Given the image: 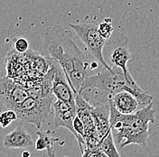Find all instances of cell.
I'll return each instance as SVG.
<instances>
[{
	"label": "cell",
	"mask_w": 159,
	"mask_h": 157,
	"mask_svg": "<svg viewBox=\"0 0 159 157\" xmlns=\"http://www.w3.org/2000/svg\"><path fill=\"white\" fill-rule=\"evenodd\" d=\"M42 40L50 53L64 71L73 92L77 94L86 78L89 63L68 31L61 25L49 26L42 32Z\"/></svg>",
	"instance_id": "1"
},
{
	"label": "cell",
	"mask_w": 159,
	"mask_h": 157,
	"mask_svg": "<svg viewBox=\"0 0 159 157\" xmlns=\"http://www.w3.org/2000/svg\"><path fill=\"white\" fill-rule=\"evenodd\" d=\"M155 122L153 103L129 115H120L109 110V125L114 140L123 148L129 145L148 146L149 124Z\"/></svg>",
	"instance_id": "2"
},
{
	"label": "cell",
	"mask_w": 159,
	"mask_h": 157,
	"mask_svg": "<svg viewBox=\"0 0 159 157\" xmlns=\"http://www.w3.org/2000/svg\"><path fill=\"white\" fill-rule=\"evenodd\" d=\"M153 96L140 87L128 86L110 95L109 110H114L120 115L133 114L153 103Z\"/></svg>",
	"instance_id": "3"
},
{
	"label": "cell",
	"mask_w": 159,
	"mask_h": 157,
	"mask_svg": "<svg viewBox=\"0 0 159 157\" xmlns=\"http://www.w3.org/2000/svg\"><path fill=\"white\" fill-rule=\"evenodd\" d=\"M69 25L84 43L89 54L101 64L104 69H111L112 67L104 58L103 50L106 45V40L100 36L98 31V25L95 23H82L70 24Z\"/></svg>",
	"instance_id": "4"
},
{
	"label": "cell",
	"mask_w": 159,
	"mask_h": 157,
	"mask_svg": "<svg viewBox=\"0 0 159 157\" xmlns=\"http://www.w3.org/2000/svg\"><path fill=\"white\" fill-rule=\"evenodd\" d=\"M53 102V95L46 98H34L29 97L15 110L17 119L31 123L40 128L46 121Z\"/></svg>",
	"instance_id": "5"
},
{
	"label": "cell",
	"mask_w": 159,
	"mask_h": 157,
	"mask_svg": "<svg viewBox=\"0 0 159 157\" xmlns=\"http://www.w3.org/2000/svg\"><path fill=\"white\" fill-rule=\"evenodd\" d=\"M110 46L111 49L109 52V61L112 64L111 67H116L121 70L127 82L130 86L139 87L128 69V63L131 58V54L129 50L128 40L126 36L122 34H116L114 42L111 43Z\"/></svg>",
	"instance_id": "6"
},
{
	"label": "cell",
	"mask_w": 159,
	"mask_h": 157,
	"mask_svg": "<svg viewBox=\"0 0 159 157\" xmlns=\"http://www.w3.org/2000/svg\"><path fill=\"white\" fill-rule=\"evenodd\" d=\"M29 98L27 89L10 77L0 78V101L7 109L16 110Z\"/></svg>",
	"instance_id": "7"
},
{
	"label": "cell",
	"mask_w": 159,
	"mask_h": 157,
	"mask_svg": "<svg viewBox=\"0 0 159 157\" xmlns=\"http://www.w3.org/2000/svg\"><path fill=\"white\" fill-rule=\"evenodd\" d=\"M52 65L53 73L52 76V91L53 96L61 101L75 104V93L70 87L64 71L54 60H52Z\"/></svg>",
	"instance_id": "8"
},
{
	"label": "cell",
	"mask_w": 159,
	"mask_h": 157,
	"mask_svg": "<svg viewBox=\"0 0 159 157\" xmlns=\"http://www.w3.org/2000/svg\"><path fill=\"white\" fill-rule=\"evenodd\" d=\"M52 106L54 110V126L56 128L62 127L67 128L76 137V133L73 129V119L77 115L76 104H70L57 99L55 102H52Z\"/></svg>",
	"instance_id": "9"
},
{
	"label": "cell",
	"mask_w": 159,
	"mask_h": 157,
	"mask_svg": "<svg viewBox=\"0 0 159 157\" xmlns=\"http://www.w3.org/2000/svg\"><path fill=\"white\" fill-rule=\"evenodd\" d=\"M33 145L34 140L32 135L21 125L9 132L3 140V146L7 149L26 148Z\"/></svg>",
	"instance_id": "10"
},
{
	"label": "cell",
	"mask_w": 159,
	"mask_h": 157,
	"mask_svg": "<svg viewBox=\"0 0 159 157\" xmlns=\"http://www.w3.org/2000/svg\"><path fill=\"white\" fill-rule=\"evenodd\" d=\"M36 135H37L38 138L35 142V149L37 151L46 150L47 156L56 157L53 145L55 143H58L60 139L54 137V132L50 129L45 130V131L38 130L36 132Z\"/></svg>",
	"instance_id": "11"
},
{
	"label": "cell",
	"mask_w": 159,
	"mask_h": 157,
	"mask_svg": "<svg viewBox=\"0 0 159 157\" xmlns=\"http://www.w3.org/2000/svg\"><path fill=\"white\" fill-rule=\"evenodd\" d=\"M98 149H99L102 153H104L108 157H120L112 135L111 128L100 142Z\"/></svg>",
	"instance_id": "12"
},
{
	"label": "cell",
	"mask_w": 159,
	"mask_h": 157,
	"mask_svg": "<svg viewBox=\"0 0 159 157\" xmlns=\"http://www.w3.org/2000/svg\"><path fill=\"white\" fill-rule=\"evenodd\" d=\"M98 31L99 34L102 38L106 40L110 39L112 37L113 32H114V27L111 24V20L106 19L98 25Z\"/></svg>",
	"instance_id": "13"
},
{
	"label": "cell",
	"mask_w": 159,
	"mask_h": 157,
	"mask_svg": "<svg viewBox=\"0 0 159 157\" xmlns=\"http://www.w3.org/2000/svg\"><path fill=\"white\" fill-rule=\"evenodd\" d=\"M16 119H17L16 113L12 109H7L6 111L0 113V127L2 128H7Z\"/></svg>",
	"instance_id": "14"
},
{
	"label": "cell",
	"mask_w": 159,
	"mask_h": 157,
	"mask_svg": "<svg viewBox=\"0 0 159 157\" xmlns=\"http://www.w3.org/2000/svg\"><path fill=\"white\" fill-rule=\"evenodd\" d=\"M14 49L18 53H25L29 49V43L25 37H18L14 41Z\"/></svg>",
	"instance_id": "15"
},
{
	"label": "cell",
	"mask_w": 159,
	"mask_h": 157,
	"mask_svg": "<svg viewBox=\"0 0 159 157\" xmlns=\"http://www.w3.org/2000/svg\"><path fill=\"white\" fill-rule=\"evenodd\" d=\"M81 157H108L99 149H86L82 153Z\"/></svg>",
	"instance_id": "16"
},
{
	"label": "cell",
	"mask_w": 159,
	"mask_h": 157,
	"mask_svg": "<svg viewBox=\"0 0 159 157\" xmlns=\"http://www.w3.org/2000/svg\"><path fill=\"white\" fill-rule=\"evenodd\" d=\"M22 157H30L31 156V154H30L29 151H27V150H25L23 153H22Z\"/></svg>",
	"instance_id": "17"
}]
</instances>
